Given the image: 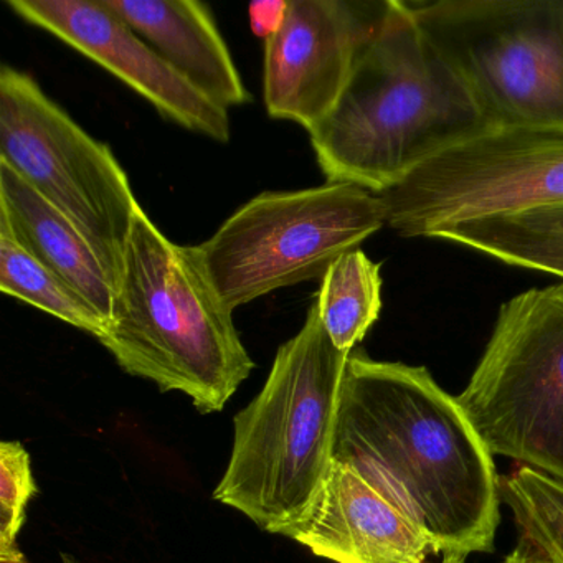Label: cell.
I'll use <instances>...</instances> for the list:
<instances>
[{
    "instance_id": "1",
    "label": "cell",
    "mask_w": 563,
    "mask_h": 563,
    "mask_svg": "<svg viewBox=\"0 0 563 563\" xmlns=\"http://www.w3.org/2000/svg\"><path fill=\"white\" fill-rule=\"evenodd\" d=\"M334 461L401 500L443 560L493 550L500 520L493 454L427 368L352 352Z\"/></svg>"
},
{
    "instance_id": "2",
    "label": "cell",
    "mask_w": 563,
    "mask_h": 563,
    "mask_svg": "<svg viewBox=\"0 0 563 563\" xmlns=\"http://www.w3.org/2000/svg\"><path fill=\"white\" fill-rule=\"evenodd\" d=\"M489 131L407 2L394 0L338 103L309 136L329 184L384 194L428 161Z\"/></svg>"
},
{
    "instance_id": "3",
    "label": "cell",
    "mask_w": 563,
    "mask_h": 563,
    "mask_svg": "<svg viewBox=\"0 0 563 563\" xmlns=\"http://www.w3.org/2000/svg\"><path fill=\"white\" fill-rule=\"evenodd\" d=\"M98 341L124 372L186 394L202 413L222 410L255 368L200 246L170 242L143 209Z\"/></svg>"
},
{
    "instance_id": "4",
    "label": "cell",
    "mask_w": 563,
    "mask_h": 563,
    "mask_svg": "<svg viewBox=\"0 0 563 563\" xmlns=\"http://www.w3.org/2000/svg\"><path fill=\"white\" fill-rule=\"evenodd\" d=\"M351 354L335 347L312 302L301 331L276 352L262 391L236 415L232 454L213 499L278 536L308 517L334 466Z\"/></svg>"
},
{
    "instance_id": "5",
    "label": "cell",
    "mask_w": 563,
    "mask_h": 563,
    "mask_svg": "<svg viewBox=\"0 0 563 563\" xmlns=\"http://www.w3.org/2000/svg\"><path fill=\"white\" fill-rule=\"evenodd\" d=\"M407 4L493 130L563 131V0Z\"/></svg>"
},
{
    "instance_id": "6",
    "label": "cell",
    "mask_w": 563,
    "mask_h": 563,
    "mask_svg": "<svg viewBox=\"0 0 563 563\" xmlns=\"http://www.w3.org/2000/svg\"><path fill=\"white\" fill-rule=\"evenodd\" d=\"M456 401L490 454L563 483V282L500 306Z\"/></svg>"
},
{
    "instance_id": "7",
    "label": "cell",
    "mask_w": 563,
    "mask_h": 563,
    "mask_svg": "<svg viewBox=\"0 0 563 563\" xmlns=\"http://www.w3.org/2000/svg\"><path fill=\"white\" fill-rule=\"evenodd\" d=\"M385 225L377 194L328 183L256 196L199 246L220 298L235 311L276 289L322 279L339 256Z\"/></svg>"
},
{
    "instance_id": "8",
    "label": "cell",
    "mask_w": 563,
    "mask_h": 563,
    "mask_svg": "<svg viewBox=\"0 0 563 563\" xmlns=\"http://www.w3.org/2000/svg\"><path fill=\"white\" fill-rule=\"evenodd\" d=\"M0 163L60 210L120 285L124 250L141 209L107 144L91 137L31 75L0 70Z\"/></svg>"
},
{
    "instance_id": "9",
    "label": "cell",
    "mask_w": 563,
    "mask_h": 563,
    "mask_svg": "<svg viewBox=\"0 0 563 563\" xmlns=\"http://www.w3.org/2000/svg\"><path fill=\"white\" fill-rule=\"evenodd\" d=\"M377 196L387 227L405 239H433L474 220L563 207V131H489Z\"/></svg>"
},
{
    "instance_id": "10",
    "label": "cell",
    "mask_w": 563,
    "mask_h": 563,
    "mask_svg": "<svg viewBox=\"0 0 563 563\" xmlns=\"http://www.w3.org/2000/svg\"><path fill=\"white\" fill-rule=\"evenodd\" d=\"M394 0H288L265 41L263 100L275 120L312 131L338 103Z\"/></svg>"
},
{
    "instance_id": "11",
    "label": "cell",
    "mask_w": 563,
    "mask_h": 563,
    "mask_svg": "<svg viewBox=\"0 0 563 563\" xmlns=\"http://www.w3.org/2000/svg\"><path fill=\"white\" fill-rule=\"evenodd\" d=\"M5 5L120 78L167 120L229 143V111L180 77L104 0H5Z\"/></svg>"
},
{
    "instance_id": "12",
    "label": "cell",
    "mask_w": 563,
    "mask_h": 563,
    "mask_svg": "<svg viewBox=\"0 0 563 563\" xmlns=\"http://www.w3.org/2000/svg\"><path fill=\"white\" fill-rule=\"evenodd\" d=\"M335 563H423L430 537L401 500L334 461L311 512L288 533Z\"/></svg>"
},
{
    "instance_id": "13",
    "label": "cell",
    "mask_w": 563,
    "mask_h": 563,
    "mask_svg": "<svg viewBox=\"0 0 563 563\" xmlns=\"http://www.w3.org/2000/svg\"><path fill=\"white\" fill-rule=\"evenodd\" d=\"M104 4L223 110L252 101L209 5L197 0H104Z\"/></svg>"
},
{
    "instance_id": "14",
    "label": "cell",
    "mask_w": 563,
    "mask_h": 563,
    "mask_svg": "<svg viewBox=\"0 0 563 563\" xmlns=\"http://www.w3.org/2000/svg\"><path fill=\"white\" fill-rule=\"evenodd\" d=\"M0 233L84 298L104 324L117 289L80 230L8 164L0 163Z\"/></svg>"
},
{
    "instance_id": "15",
    "label": "cell",
    "mask_w": 563,
    "mask_h": 563,
    "mask_svg": "<svg viewBox=\"0 0 563 563\" xmlns=\"http://www.w3.org/2000/svg\"><path fill=\"white\" fill-rule=\"evenodd\" d=\"M431 240L457 243L510 266L563 279V213L555 209L448 227Z\"/></svg>"
},
{
    "instance_id": "16",
    "label": "cell",
    "mask_w": 563,
    "mask_h": 563,
    "mask_svg": "<svg viewBox=\"0 0 563 563\" xmlns=\"http://www.w3.org/2000/svg\"><path fill=\"white\" fill-rule=\"evenodd\" d=\"M319 316L335 347L354 352L382 311L380 265L362 250L339 256L321 279Z\"/></svg>"
},
{
    "instance_id": "17",
    "label": "cell",
    "mask_w": 563,
    "mask_h": 563,
    "mask_svg": "<svg viewBox=\"0 0 563 563\" xmlns=\"http://www.w3.org/2000/svg\"><path fill=\"white\" fill-rule=\"evenodd\" d=\"M0 291L100 339L103 319L84 298L29 255L11 236L0 233Z\"/></svg>"
},
{
    "instance_id": "18",
    "label": "cell",
    "mask_w": 563,
    "mask_h": 563,
    "mask_svg": "<svg viewBox=\"0 0 563 563\" xmlns=\"http://www.w3.org/2000/svg\"><path fill=\"white\" fill-rule=\"evenodd\" d=\"M500 500L512 510L519 539L563 563V483L520 466L500 479Z\"/></svg>"
},
{
    "instance_id": "19",
    "label": "cell",
    "mask_w": 563,
    "mask_h": 563,
    "mask_svg": "<svg viewBox=\"0 0 563 563\" xmlns=\"http://www.w3.org/2000/svg\"><path fill=\"white\" fill-rule=\"evenodd\" d=\"M38 493L31 454L19 441L0 443V562L31 563L18 537L27 520V506Z\"/></svg>"
},
{
    "instance_id": "20",
    "label": "cell",
    "mask_w": 563,
    "mask_h": 563,
    "mask_svg": "<svg viewBox=\"0 0 563 563\" xmlns=\"http://www.w3.org/2000/svg\"><path fill=\"white\" fill-rule=\"evenodd\" d=\"M288 0H278V2H255L250 5V22H252L253 32L258 37L269 38L285 19Z\"/></svg>"
},
{
    "instance_id": "21",
    "label": "cell",
    "mask_w": 563,
    "mask_h": 563,
    "mask_svg": "<svg viewBox=\"0 0 563 563\" xmlns=\"http://www.w3.org/2000/svg\"><path fill=\"white\" fill-rule=\"evenodd\" d=\"M504 563H555L526 540L519 539L516 550L506 556Z\"/></svg>"
},
{
    "instance_id": "22",
    "label": "cell",
    "mask_w": 563,
    "mask_h": 563,
    "mask_svg": "<svg viewBox=\"0 0 563 563\" xmlns=\"http://www.w3.org/2000/svg\"><path fill=\"white\" fill-rule=\"evenodd\" d=\"M443 563H463V562H457V560H443Z\"/></svg>"
}]
</instances>
